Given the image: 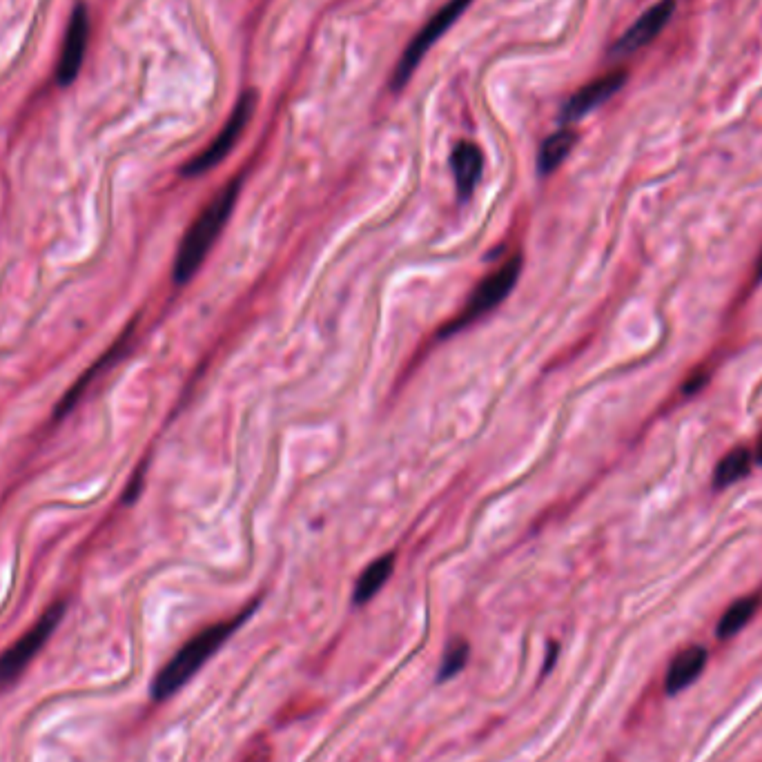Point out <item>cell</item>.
I'll use <instances>...</instances> for the list:
<instances>
[{"instance_id": "obj_1", "label": "cell", "mask_w": 762, "mask_h": 762, "mask_svg": "<svg viewBox=\"0 0 762 762\" xmlns=\"http://www.w3.org/2000/svg\"><path fill=\"white\" fill-rule=\"evenodd\" d=\"M259 609V600H252L246 609H241L232 615V618L219 620L199 631L197 635L183 644V647L174 653L172 660L156 673L152 682V698L154 700H168L177 693L181 687L197 676V673L210 662V658L217 653L223 644H226L234 633H237L243 624L250 620V615Z\"/></svg>"}, {"instance_id": "obj_2", "label": "cell", "mask_w": 762, "mask_h": 762, "mask_svg": "<svg viewBox=\"0 0 762 762\" xmlns=\"http://www.w3.org/2000/svg\"><path fill=\"white\" fill-rule=\"evenodd\" d=\"M241 190V181L232 179L217 197H214L205 208L199 212V217L192 221L188 232L183 234V241L177 250V261H174V281L188 283L197 270L203 266L214 243L221 237L223 228L228 226L232 217L234 205H237Z\"/></svg>"}, {"instance_id": "obj_3", "label": "cell", "mask_w": 762, "mask_h": 762, "mask_svg": "<svg viewBox=\"0 0 762 762\" xmlns=\"http://www.w3.org/2000/svg\"><path fill=\"white\" fill-rule=\"evenodd\" d=\"M522 266H524L522 254H513V257L504 261L500 268L493 270L488 277H484L480 281V286L473 290V295H471V299H468V304L464 306V310L459 312V317L455 321H451V324L442 330V337H448L457 330L471 326L473 321L482 319L484 315H488V312L500 306L502 301L511 295V290L515 288L517 279H520Z\"/></svg>"}, {"instance_id": "obj_4", "label": "cell", "mask_w": 762, "mask_h": 762, "mask_svg": "<svg viewBox=\"0 0 762 762\" xmlns=\"http://www.w3.org/2000/svg\"><path fill=\"white\" fill-rule=\"evenodd\" d=\"M254 110H257V94H254L252 90H246L239 96V101L237 105H234L228 123L223 125V130L217 134V139H214L208 148L197 156V159H192L188 165H185L183 168L185 177H201V174L217 168V165L234 150V145H237L243 132H246Z\"/></svg>"}, {"instance_id": "obj_5", "label": "cell", "mask_w": 762, "mask_h": 762, "mask_svg": "<svg viewBox=\"0 0 762 762\" xmlns=\"http://www.w3.org/2000/svg\"><path fill=\"white\" fill-rule=\"evenodd\" d=\"M65 613V604L58 602L54 607L43 613V618L38 620L32 629H29L21 640L14 642L3 656H0V689L12 685V682L21 676L27 669V664L32 662L38 651L45 647V642L50 640V635L58 627Z\"/></svg>"}, {"instance_id": "obj_6", "label": "cell", "mask_w": 762, "mask_h": 762, "mask_svg": "<svg viewBox=\"0 0 762 762\" xmlns=\"http://www.w3.org/2000/svg\"><path fill=\"white\" fill-rule=\"evenodd\" d=\"M473 0H451V3L444 5L439 12L428 21V25L422 29L415 36V41L408 45L406 54L402 56V61L397 63V70H395V78H393V87L395 90H399L410 76H413V72L417 70V65L422 63V58L426 56V52L431 50V47L442 38V34L446 32L448 27H451L459 16L464 14V9L471 5Z\"/></svg>"}, {"instance_id": "obj_7", "label": "cell", "mask_w": 762, "mask_h": 762, "mask_svg": "<svg viewBox=\"0 0 762 762\" xmlns=\"http://www.w3.org/2000/svg\"><path fill=\"white\" fill-rule=\"evenodd\" d=\"M87 41H90V16H87L85 5L78 3L70 16V23H67L63 50L56 67V78L61 85H70L81 72Z\"/></svg>"}, {"instance_id": "obj_8", "label": "cell", "mask_w": 762, "mask_h": 762, "mask_svg": "<svg viewBox=\"0 0 762 762\" xmlns=\"http://www.w3.org/2000/svg\"><path fill=\"white\" fill-rule=\"evenodd\" d=\"M673 12H676V0H660L658 5H653L651 9H647V12H644L638 21H635L627 29V32H624L620 41L615 43L613 54L615 56H629L633 52L642 50V47H647L653 38H658L662 29L667 27Z\"/></svg>"}, {"instance_id": "obj_9", "label": "cell", "mask_w": 762, "mask_h": 762, "mask_svg": "<svg viewBox=\"0 0 762 762\" xmlns=\"http://www.w3.org/2000/svg\"><path fill=\"white\" fill-rule=\"evenodd\" d=\"M624 81H627V74H624V72H613V74H607V76L598 78V81L584 85L582 90L578 94H573L571 99H569V103H566L564 112H562V119L566 123L582 119V116L593 112L595 107L602 105L604 101H609L611 96L624 85Z\"/></svg>"}, {"instance_id": "obj_10", "label": "cell", "mask_w": 762, "mask_h": 762, "mask_svg": "<svg viewBox=\"0 0 762 762\" xmlns=\"http://www.w3.org/2000/svg\"><path fill=\"white\" fill-rule=\"evenodd\" d=\"M709 662V651L700 644H693V647L682 649L676 658L671 660L667 676H664V691L669 696H676V693H682L689 689L693 682L700 678V673L705 671Z\"/></svg>"}, {"instance_id": "obj_11", "label": "cell", "mask_w": 762, "mask_h": 762, "mask_svg": "<svg viewBox=\"0 0 762 762\" xmlns=\"http://www.w3.org/2000/svg\"><path fill=\"white\" fill-rule=\"evenodd\" d=\"M453 174H455V185H457V194L459 199H468L475 192L477 183L482 179V170H484V156L482 150L473 143H457L453 156Z\"/></svg>"}, {"instance_id": "obj_12", "label": "cell", "mask_w": 762, "mask_h": 762, "mask_svg": "<svg viewBox=\"0 0 762 762\" xmlns=\"http://www.w3.org/2000/svg\"><path fill=\"white\" fill-rule=\"evenodd\" d=\"M393 571H395V555H384V558H377L375 562H370L366 569L361 571L359 580L355 584L353 602L366 604L373 600L375 595L384 589Z\"/></svg>"}, {"instance_id": "obj_13", "label": "cell", "mask_w": 762, "mask_h": 762, "mask_svg": "<svg viewBox=\"0 0 762 762\" xmlns=\"http://www.w3.org/2000/svg\"><path fill=\"white\" fill-rule=\"evenodd\" d=\"M758 609H760L758 595H747V598L736 600L725 613H722V618L718 622V629H716L718 638L720 640L734 638V635H738L751 620H754V615L758 613Z\"/></svg>"}, {"instance_id": "obj_14", "label": "cell", "mask_w": 762, "mask_h": 762, "mask_svg": "<svg viewBox=\"0 0 762 762\" xmlns=\"http://www.w3.org/2000/svg\"><path fill=\"white\" fill-rule=\"evenodd\" d=\"M575 141H578V136H575V132H571V130H560V132L551 134L540 148V161H537V165H540V172L551 174V172L558 170L560 165L564 163L566 156L571 154Z\"/></svg>"}, {"instance_id": "obj_15", "label": "cell", "mask_w": 762, "mask_h": 762, "mask_svg": "<svg viewBox=\"0 0 762 762\" xmlns=\"http://www.w3.org/2000/svg\"><path fill=\"white\" fill-rule=\"evenodd\" d=\"M751 459H754V453L745 446H738L734 451H729L725 457L720 459V464L716 468V475H713V484L716 488H725L736 484L749 473L751 468Z\"/></svg>"}, {"instance_id": "obj_16", "label": "cell", "mask_w": 762, "mask_h": 762, "mask_svg": "<svg viewBox=\"0 0 762 762\" xmlns=\"http://www.w3.org/2000/svg\"><path fill=\"white\" fill-rule=\"evenodd\" d=\"M324 707V700L312 696V693H299V696H292L286 705H281L277 716H275V725L279 729L292 725V722H299L304 718L315 716V713L321 711Z\"/></svg>"}, {"instance_id": "obj_17", "label": "cell", "mask_w": 762, "mask_h": 762, "mask_svg": "<svg viewBox=\"0 0 762 762\" xmlns=\"http://www.w3.org/2000/svg\"><path fill=\"white\" fill-rule=\"evenodd\" d=\"M468 658H471V644H468L464 638H455L448 642V647L442 656V664H439L437 680L446 682L455 678L457 673H462L466 669Z\"/></svg>"}, {"instance_id": "obj_18", "label": "cell", "mask_w": 762, "mask_h": 762, "mask_svg": "<svg viewBox=\"0 0 762 762\" xmlns=\"http://www.w3.org/2000/svg\"><path fill=\"white\" fill-rule=\"evenodd\" d=\"M234 762H275V745L268 734L252 736Z\"/></svg>"}, {"instance_id": "obj_19", "label": "cell", "mask_w": 762, "mask_h": 762, "mask_svg": "<svg viewBox=\"0 0 762 762\" xmlns=\"http://www.w3.org/2000/svg\"><path fill=\"white\" fill-rule=\"evenodd\" d=\"M756 457H758V462H762V437H760V442H758V451H756Z\"/></svg>"}, {"instance_id": "obj_20", "label": "cell", "mask_w": 762, "mask_h": 762, "mask_svg": "<svg viewBox=\"0 0 762 762\" xmlns=\"http://www.w3.org/2000/svg\"><path fill=\"white\" fill-rule=\"evenodd\" d=\"M758 277H762V252H760V259H758Z\"/></svg>"}]
</instances>
